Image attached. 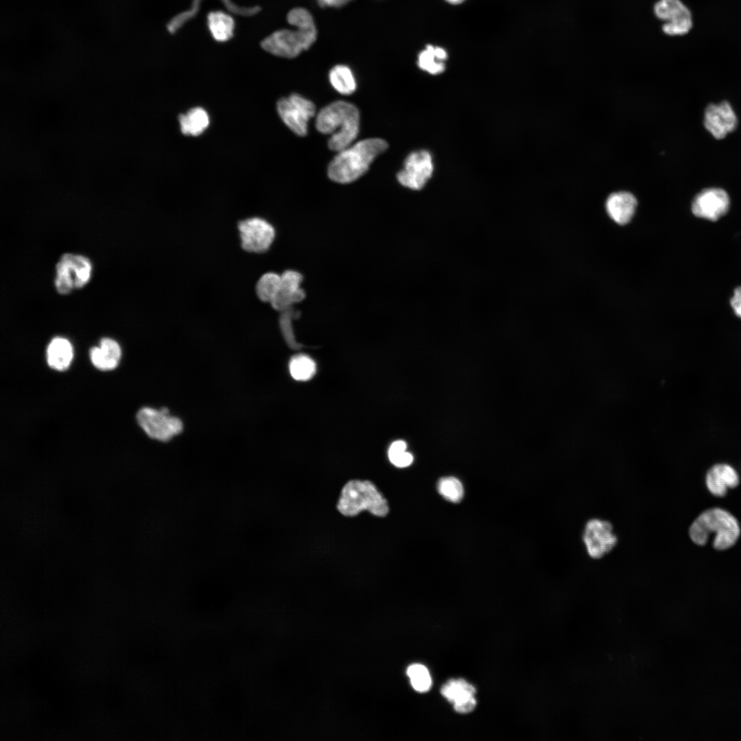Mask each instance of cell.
I'll return each instance as SVG.
<instances>
[{"label":"cell","mask_w":741,"mask_h":741,"mask_svg":"<svg viewBox=\"0 0 741 741\" xmlns=\"http://www.w3.org/2000/svg\"><path fill=\"white\" fill-rule=\"evenodd\" d=\"M388 148L386 141L379 138L360 141L338 152L329 165V178L336 183H352L368 169L374 159Z\"/></svg>","instance_id":"6da1fadb"},{"label":"cell","mask_w":741,"mask_h":741,"mask_svg":"<svg viewBox=\"0 0 741 741\" xmlns=\"http://www.w3.org/2000/svg\"><path fill=\"white\" fill-rule=\"evenodd\" d=\"M316 128L329 134V148L340 152L352 144L360 129V113L353 104L336 101L324 107L316 119Z\"/></svg>","instance_id":"7a4b0ae2"},{"label":"cell","mask_w":741,"mask_h":741,"mask_svg":"<svg viewBox=\"0 0 741 741\" xmlns=\"http://www.w3.org/2000/svg\"><path fill=\"white\" fill-rule=\"evenodd\" d=\"M692 541L697 545L706 544L709 537L714 534L713 546L723 550L733 546L740 534L736 517L728 511L713 508L703 512L692 523L689 530Z\"/></svg>","instance_id":"3957f363"},{"label":"cell","mask_w":741,"mask_h":741,"mask_svg":"<svg viewBox=\"0 0 741 741\" xmlns=\"http://www.w3.org/2000/svg\"><path fill=\"white\" fill-rule=\"evenodd\" d=\"M338 511L345 516L353 517L363 510L378 517H385L389 507L386 499L368 480H352L343 486L337 504Z\"/></svg>","instance_id":"277c9868"},{"label":"cell","mask_w":741,"mask_h":741,"mask_svg":"<svg viewBox=\"0 0 741 741\" xmlns=\"http://www.w3.org/2000/svg\"><path fill=\"white\" fill-rule=\"evenodd\" d=\"M295 27L294 30L283 29L273 32L262 40V48L279 57L297 56L315 42L317 30L315 23Z\"/></svg>","instance_id":"5b68a950"},{"label":"cell","mask_w":741,"mask_h":741,"mask_svg":"<svg viewBox=\"0 0 741 741\" xmlns=\"http://www.w3.org/2000/svg\"><path fill=\"white\" fill-rule=\"evenodd\" d=\"M56 268V287L61 294H68L74 288L82 287L91 276V263L83 255L65 253Z\"/></svg>","instance_id":"8992f818"},{"label":"cell","mask_w":741,"mask_h":741,"mask_svg":"<svg viewBox=\"0 0 741 741\" xmlns=\"http://www.w3.org/2000/svg\"><path fill=\"white\" fill-rule=\"evenodd\" d=\"M137 419L148 436L163 442L169 440L183 429L182 421L170 415L166 408H142L137 412Z\"/></svg>","instance_id":"52a82bcc"},{"label":"cell","mask_w":741,"mask_h":741,"mask_svg":"<svg viewBox=\"0 0 741 741\" xmlns=\"http://www.w3.org/2000/svg\"><path fill=\"white\" fill-rule=\"evenodd\" d=\"M653 13L663 22L661 30L668 36H683L692 28V12L681 0H658L653 5Z\"/></svg>","instance_id":"ba28073f"},{"label":"cell","mask_w":741,"mask_h":741,"mask_svg":"<svg viewBox=\"0 0 741 741\" xmlns=\"http://www.w3.org/2000/svg\"><path fill=\"white\" fill-rule=\"evenodd\" d=\"M277 108L281 119L292 132L301 137L307 134L308 121L316 112L311 101L294 93L280 99Z\"/></svg>","instance_id":"9c48e42d"},{"label":"cell","mask_w":741,"mask_h":741,"mask_svg":"<svg viewBox=\"0 0 741 741\" xmlns=\"http://www.w3.org/2000/svg\"><path fill=\"white\" fill-rule=\"evenodd\" d=\"M237 228L242 248L248 252H265L274 240V226L266 220L259 217H252L239 221Z\"/></svg>","instance_id":"30bf717a"},{"label":"cell","mask_w":741,"mask_h":741,"mask_svg":"<svg viewBox=\"0 0 741 741\" xmlns=\"http://www.w3.org/2000/svg\"><path fill=\"white\" fill-rule=\"evenodd\" d=\"M433 172L432 155L428 151L422 150L413 152L406 157L397 178L402 186L416 191L424 187Z\"/></svg>","instance_id":"8fae6325"},{"label":"cell","mask_w":741,"mask_h":741,"mask_svg":"<svg viewBox=\"0 0 741 741\" xmlns=\"http://www.w3.org/2000/svg\"><path fill=\"white\" fill-rule=\"evenodd\" d=\"M583 540L588 554L593 558H600L615 547L618 538L609 521L592 519L585 526Z\"/></svg>","instance_id":"7c38bea8"},{"label":"cell","mask_w":741,"mask_h":741,"mask_svg":"<svg viewBox=\"0 0 741 741\" xmlns=\"http://www.w3.org/2000/svg\"><path fill=\"white\" fill-rule=\"evenodd\" d=\"M729 205V197L725 190L707 188L694 197L692 211L696 217L715 221L727 213Z\"/></svg>","instance_id":"4fadbf2b"},{"label":"cell","mask_w":741,"mask_h":741,"mask_svg":"<svg viewBox=\"0 0 741 741\" xmlns=\"http://www.w3.org/2000/svg\"><path fill=\"white\" fill-rule=\"evenodd\" d=\"M738 124L737 117L729 102L710 104L705 110L704 126L716 139H721L733 132Z\"/></svg>","instance_id":"5bb4252c"},{"label":"cell","mask_w":741,"mask_h":741,"mask_svg":"<svg viewBox=\"0 0 741 741\" xmlns=\"http://www.w3.org/2000/svg\"><path fill=\"white\" fill-rule=\"evenodd\" d=\"M302 281L303 276L300 272L293 270L284 271L281 274L280 287L270 303L271 306L282 312L302 301L305 297V292L301 287Z\"/></svg>","instance_id":"9a60e30c"},{"label":"cell","mask_w":741,"mask_h":741,"mask_svg":"<svg viewBox=\"0 0 741 741\" xmlns=\"http://www.w3.org/2000/svg\"><path fill=\"white\" fill-rule=\"evenodd\" d=\"M709 491L717 497H723L727 489L736 487L740 479L736 471L727 464L714 465L707 472L705 479Z\"/></svg>","instance_id":"2e32d148"},{"label":"cell","mask_w":741,"mask_h":741,"mask_svg":"<svg viewBox=\"0 0 741 741\" xmlns=\"http://www.w3.org/2000/svg\"><path fill=\"white\" fill-rule=\"evenodd\" d=\"M637 200L631 193L619 191L611 193L606 201L609 217L619 224L628 223L634 215Z\"/></svg>","instance_id":"e0dca14e"},{"label":"cell","mask_w":741,"mask_h":741,"mask_svg":"<svg viewBox=\"0 0 741 741\" xmlns=\"http://www.w3.org/2000/svg\"><path fill=\"white\" fill-rule=\"evenodd\" d=\"M119 344L109 338L101 339L99 346L90 350V359L93 366L102 370H109L117 367L121 358Z\"/></svg>","instance_id":"ac0fdd59"},{"label":"cell","mask_w":741,"mask_h":741,"mask_svg":"<svg viewBox=\"0 0 741 741\" xmlns=\"http://www.w3.org/2000/svg\"><path fill=\"white\" fill-rule=\"evenodd\" d=\"M48 365L56 370L67 369L73 358V348L70 342L64 338H53L46 351Z\"/></svg>","instance_id":"d6986e66"},{"label":"cell","mask_w":741,"mask_h":741,"mask_svg":"<svg viewBox=\"0 0 741 741\" xmlns=\"http://www.w3.org/2000/svg\"><path fill=\"white\" fill-rule=\"evenodd\" d=\"M448 54L447 51L439 46L427 45L418 55L419 67L432 75H438L445 69V63Z\"/></svg>","instance_id":"ffe728a7"},{"label":"cell","mask_w":741,"mask_h":741,"mask_svg":"<svg viewBox=\"0 0 741 741\" xmlns=\"http://www.w3.org/2000/svg\"><path fill=\"white\" fill-rule=\"evenodd\" d=\"M209 30L217 42H226L232 38L234 29V19L222 11H213L207 16Z\"/></svg>","instance_id":"44dd1931"},{"label":"cell","mask_w":741,"mask_h":741,"mask_svg":"<svg viewBox=\"0 0 741 741\" xmlns=\"http://www.w3.org/2000/svg\"><path fill=\"white\" fill-rule=\"evenodd\" d=\"M180 130L185 135L198 136L209 125V117L207 111L200 107L189 110L186 114L178 117Z\"/></svg>","instance_id":"7402d4cb"},{"label":"cell","mask_w":741,"mask_h":741,"mask_svg":"<svg viewBox=\"0 0 741 741\" xmlns=\"http://www.w3.org/2000/svg\"><path fill=\"white\" fill-rule=\"evenodd\" d=\"M329 79L333 88L342 95H350L357 87L355 76L346 65H336L329 71Z\"/></svg>","instance_id":"603a6c76"},{"label":"cell","mask_w":741,"mask_h":741,"mask_svg":"<svg viewBox=\"0 0 741 741\" xmlns=\"http://www.w3.org/2000/svg\"><path fill=\"white\" fill-rule=\"evenodd\" d=\"M475 688L462 679H451L440 689L441 694L453 704L473 696Z\"/></svg>","instance_id":"cb8c5ba5"},{"label":"cell","mask_w":741,"mask_h":741,"mask_svg":"<svg viewBox=\"0 0 741 741\" xmlns=\"http://www.w3.org/2000/svg\"><path fill=\"white\" fill-rule=\"evenodd\" d=\"M281 284V274L268 272L262 274L255 285V292L262 302L270 303L277 294Z\"/></svg>","instance_id":"d4e9b609"},{"label":"cell","mask_w":741,"mask_h":741,"mask_svg":"<svg viewBox=\"0 0 741 741\" xmlns=\"http://www.w3.org/2000/svg\"><path fill=\"white\" fill-rule=\"evenodd\" d=\"M292 377L298 381H307L315 374L316 366L314 361L307 355L299 354L292 357L289 363Z\"/></svg>","instance_id":"484cf974"},{"label":"cell","mask_w":741,"mask_h":741,"mask_svg":"<svg viewBox=\"0 0 741 741\" xmlns=\"http://www.w3.org/2000/svg\"><path fill=\"white\" fill-rule=\"evenodd\" d=\"M439 493L447 500L457 503L462 500L464 488L461 482L454 477H445L439 480L437 484Z\"/></svg>","instance_id":"4316f807"},{"label":"cell","mask_w":741,"mask_h":741,"mask_svg":"<svg viewBox=\"0 0 741 741\" xmlns=\"http://www.w3.org/2000/svg\"><path fill=\"white\" fill-rule=\"evenodd\" d=\"M407 674L410 679L413 688L420 692L430 690L432 679L427 668L422 664L414 663L407 669Z\"/></svg>","instance_id":"83f0119b"},{"label":"cell","mask_w":741,"mask_h":741,"mask_svg":"<svg viewBox=\"0 0 741 741\" xmlns=\"http://www.w3.org/2000/svg\"><path fill=\"white\" fill-rule=\"evenodd\" d=\"M407 445L403 440H397L392 443L388 449V458L390 462L397 467H405L413 461L412 455L406 451Z\"/></svg>","instance_id":"f1b7e54d"},{"label":"cell","mask_w":741,"mask_h":741,"mask_svg":"<svg viewBox=\"0 0 741 741\" xmlns=\"http://www.w3.org/2000/svg\"><path fill=\"white\" fill-rule=\"evenodd\" d=\"M476 700L473 696L454 704L455 711L458 713H469L474 709L476 706Z\"/></svg>","instance_id":"f546056e"},{"label":"cell","mask_w":741,"mask_h":741,"mask_svg":"<svg viewBox=\"0 0 741 741\" xmlns=\"http://www.w3.org/2000/svg\"><path fill=\"white\" fill-rule=\"evenodd\" d=\"M731 305L735 314L741 318V286L734 290L733 296L731 299Z\"/></svg>","instance_id":"4dcf8cb0"},{"label":"cell","mask_w":741,"mask_h":741,"mask_svg":"<svg viewBox=\"0 0 741 741\" xmlns=\"http://www.w3.org/2000/svg\"><path fill=\"white\" fill-rule=\"evenodd\" d=\"M351 0H318L321 6L340 7Z\"/></svg>","instance_id":"1f68e13d"},{"label":"cell","mask_w":741,"mask_h":741,"mask_svg":"<svg viewBox=\"0 0 741 741\" xmlns=\"http://www.w3.org/2000/svg\"><path fill=\"white\" fill-rule=\"evenodd\" d=\"M445 1L446 2H447L448 3L451 4V5H459V4L462 3L463 2H464L466 0H445Z\"/></svg>","instance_id":"d6a6232c"}]
</instances>
